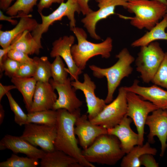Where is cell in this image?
Here are the masks:
<instances>
[{
  "mask_svg": "<svg viewBox=\"0 0 167 167\" xmlns=\"http://www.w3.org/2000/svg\"><path fill=\"white\" fill-rule=\"evenodd\" d=\"M31 15H23L20 17L16 26L10 30L0 31V45L2 48L9 46L12 41L18 35L25 30L32 32L38 24L32 18Z\"/></svg>",
  "mask_w": 167,
  "mask_h": 167,
  "instance_id": "cell-21",
  "label": "cell"
},
{
  "mask_svg": "<svg viewBox=\"0 0 167 167\" xmlns=\"http://www.w3.org/2000/svg\"><path fill=\"white\" fill-rule=\"evenodd\" d=\"M154 84L167 89V52L152 81Z\"/></svg>",
  "mask_w": 167,
  "mask_h": 167,
  "instance_id": "cell-33",
  "label": "cell"
},
{
  "mask_svg": "<svg viewBox=\"0 0 167 167\" xmlns=\"http://www.w3.org/2000/svg\"><path fill=\"white\" fill-rule=\"evenodd\" d=\"M64 0H40L37 5L38 12H41L45 8L49 7L54 3L61 4Z\"/></svg>",
  "mask_w": 167,
  "mask_h": 167,
  "instance_id": "cell-38",
  "label": "cell"
},
{
  "mask_svg": "<svg viewBox=\"0 0 167 167\" xmlns=\"http://www.w3.org/2000/svg\"><path fill=\"white\" fill-rule=\"evenodd\" d=\"M167 15H166L162 20L157 24L150 30L140 38L135 40L131 44L133 47L147 45L157 40L167 41Z\"/></svg>",
  "mask_w": 167,
  "mask_h": 167,
  "instance_id": "cell-23",
  "label": "cell"
},
{
  "mask_svg": "<svg viewBox=\"0 0 167 167\" xmlns=\"http://www.w3.org/2000/svg\"><path fill=\"white\" fill-rule=\"evenodd\" d=\"M161 2L167 6V0H153Z\"/></svg>",
  "mask_w": 167,
  "mask_h": 167,
  "instance_id": "cell-45",
  "label": "cell"
},
{
  "mask_svg": "<svg viewBox=\"0 0 167 167\" xmlns=\"http://www.w3.org/2000/svg\"><path fill=\"white\" fill-rule=\"evenodd\" d=\"M5 117V111L2 105L0 104V125L3 122Z\"/></svg>",
  "mask_w": 167,
  "mask_h": 167,
  "instance_id": "cell-44",
  "label": "cell"
},
{
  "mask_svg": "<svg viewBox=\"0 0 167 167\" xmlns=\"http://www.w3.org/2000/svg\"><path fill=\"white\" fill-rule=\"evenodd\" d=\"M82 153L90 163L109 165L116 164L125 154L118 139L108 134L98 136L89 146L82 151Z\"/></svg>",
  "mask_w": 167,
  "mask_h": 167,
  "instance_id": "cell-3",
  "label": "cell"
},
{
  "mask_svg": "<svg viewBox=\"0 0 167 167\" xmlns=\"http://www.w3.org/2000/svg\"><path fill=\"white\" fill-rule=\"evenodd\" d=\"M157 150L151 147L150 143L147 142L143 145L135 146L122 159L120 166L122 167H139L141 165L140 158L143 154L156 155Z\"/></svg>",
  "mask_w": 167,
  "mask_h": 167,
  "instance_id": "cell-26",
  "label": "cell"
},
{
  "mask_svg": "<svg viewBox=\"0 0 167 167\" xmlns=\"http://www.w3.org/2000/svg\"><path fill=\"white\" fill-rule=\"evenodd\" d=\"M145 125H148L149 129L148 142L153 143L155 142L154 137L156 136L161 143L160 155L163 156L167 147V110L161 108L155 110L148 116Z\"/></svg>",
  "mask_w": 167,
  "mask_h": 167,
  "instance_id": "cell-14",
  "label": "cell"
},
{
  "mask_svg": "<svg viewBox=\"0 0 167 167\" xmlns=\"http://www.w3.org/2000/svg\"><path fill=\"white\" fill-rule=\"evenodd\" d=\"M71 81L70 77L63 83L55 82L52 79H49V82L58 95L52 109H65L73 113L80 109L83 102L77 97L75 93L76 90L72 86Z\"/></svg>",
  "mask_w": 167,
  "mask_h": 167,
  "instance_id": "cell-13",
  "label": "cell"
},
{
  "mask_svg": "<svg viewBox=\"0 0 167 167\" xmlns=\"http://www.w3.org/2000/svg\"><path fill=\"white\" fill-rule=\"evenodd\" d=\"M165 54L159 43L154 41L140 47L135 60L136 70L143 81L152 82Z\"/></svg>",
  "mask_w": 167,
  "mask_h": 167,
  "instance_id": "cell-6",
  "label": "cell"
},
{
  "mask_svg": "<svg viewBox=\"0 0 167 167\" xmlns=\"http://www.w3.org/2000/svg\"><path fill=\"white\" fill-rule=\"evenodd\" d=\"M16 87L14 85H4L0 83V101L5 94L11 90L16 89Z\"/></svg>",
  "mask_w": 167,
  "mask_h": 167,
  "instance_id": "cell-41",
  "label": "cell"
},
{
  "mask_svg": "<svg viewBox=\"0 0 167 167\" xmlns=\"http://www.w3.org/2000/svg\"><path fill=\"white\" fill-rule=\"evenodd\" d=\"M99 9L86 15L81 20L84 26L86 28L90 36L96 40H101L96 32V26L100 20L105 19L115 14V9L118 6L126 8L128 2L122 0H95Z\"/></svg>",
  "mask_w": 167,
  "mask_h": 167,
  "instance_id": "cell-11",
  "label": "cell"
},
{
  "mask_svg": "<svg viewBox=\"0 0 167 167\" xmlns=\"http://www.w3.org/2000/svg\"><path fill=\"white\" fill-rule=\"evenodd\" d=\"M25 125L20 137L32 145L40 147L46 152L55 149L54 143L56 137V126L28 123Z\"/></svg>",
  "mask_w": 167,
  "mask_h": 167,
  "instance_id": "cell-10",
  "label": "cell"
},
{
  "mask_svg": "<svg viewBox=\"0 0 167 167\" xmlns=\"http://www.w3.org/2000/svg\"><path fill=\"white\" fill-rule=\"evenodd\" d=\"M33 60L35 65V69L33 77L37 82H49L51 77V63L47 57H34Z\"/></svg>",
  "mask_w": 167,
  "mask_h": 167,
  "instance_id": "cell-28",
  "label": "cell"
},
{
  "mask_svg": "<svg viewBox=\"0 0 167 167\" xmlns=\"http://www.w3.org/2000/svg\"><path fill=\"white\" fill-rule=\"evenodd\" d=\"M124 87L127 92L136 94L159 108L165 109L167 106V91L156 85L154 84L149 87L142 86L139 85V81L135 79L131 85Z\"/></svg>",
  "mask_w": 167,
  "mask_h": 167,
  "instance_id": "cell-18",
  "label": "cell"
},
{
  "mask_svg": "<svg viewBox=\"0 0 167 167\" xmlns=\"http://www.w3.org/2000/svg\"><path fill=\"white\" fill-rule=\"evenodd\" d=\"M38 0H16L6 10V13L11 16H15L19 12L25 15L33 10L34 6L36 5Z\"/></svg>",
  "mask_w": 167,
  "mask_h": 167,
  "instance_id": "cell-30",
  "label": "cell"
},
{
  "mask_svg": "<svg viewBox=\"0 0 167 167\" xmlns=\"http://www.w3.org/2000/svg\"><path fill=\"white\" fill-rule=\"evenodd\" d=\"M35 69V65L32 62L20 63L15 77L19 78L33 77Z\"/></svg>",
  "mask_w": 167,
  "mask_h": 167,
  "instance_id": "cell-35",
  "label": "cell"
},
{
  "mask_svg": "<svg viewBox=\"0 0 167 167\" xmlns=\"http://www.w3.org/2000/svg\"><path fill=\"white\" fill-rule=\"evenodd\" d=\"M166 15H167V11Z\"/></svg>",
  "mask_w": 167,
  "mask_h": 167,
  "instance_id": "cell-48",
  "label": "cell"
},
{
  "mask_svg": "<svg viewBox=\"0 0 167 167\" xmlns=\"http://www.w3.org/2000/svg\"><path fill=\"white\" fill-rule=\"evenodd\" d=\"M57 112L55 149L75 158L83 167H95L94 165L84 157L76 138L74 126L77 118L81 115L80 109L73 113L65 109H58Z\"/></svg>",
  "mask_w": 167,
  "mask_h": 167,
  "instance_id": "cell-1",
  "label": "cell"
},
{
  "mask_svg": "<svg viewBox=\"0 0 167 167\" xmlns=\"http://www.w3.org/2000/svg\"><path fill=\"white\" fill-rule=\"evenodd\" d=\"M84 81L78 79L71 81V84L76 90L82 91L84 94L87 107L88 117L91 120L96 116L106 105L105 100L97 97L95 93L96 85L87 73L84 74Z\"/></svg>",
  "mask_w": 167,
  "mask_h": 167,
  "instance_id": "cell-12",
  "label": "cell"
},
{
  "mask_svg": "<svg viewBox=\"0 0 167 167\" xmlns=\"http://www.w3.org/2000/svg\"><path fill=\"white\" fill-rule=\"evenodd\" d=\"M132 121L131 118L126 115L119 124L107 129L108 134L114 135L118 139L121 148L125 154L138 144V135L130 126Z\"/></svg>",
  "mask_w": 167,
  "mask_h": 167,
  "instance_id": "cell-19",
  "label": "cell"
},
{
  "mask_svg": "<svg viewBox=\"0 0 167 167\" xmlns=\"http://www.w3.org/2000/svg\"><path fill=\"white\" fill-rule=\"evenodd\" d=\"M9 149L15 154H25L29 157L41 159L46 152L26 141L20 136L6 135L0 141V150Z\"/></svg>",
  "mask_w": 167,
  "mask_h": 167,
  "instance_id": "cell-17",
  "label": "cell"
},
{
  "mask_svg": "<svg viewBox=\"0 0 167 167\" xmlns=\"http://www.w3.org/2000/svg\"><path fill=\"white\" fill-rule=\"evenodd\" d=\"M70 30L77 40V43L71 47V54L75 64L81 70L85 69L87 62L94 56L101 55L105 58L110 57L113 48L111 37H108L102 42L95 43L87 40V34L83 28L75 27Z\"/></svg>",
  "mask_w": 167,
  "mask_h": 167,
  "instance_id": "cell-5",
  "label": "cell"
},
{
  "mask_svg": "<svg viewBox=\"0 0 167 167\" xmlns=\"http://www.w3.org/2000/svg\"><path fill=\"white\" fill-rule=\"evenodd\" d=\"M11 109L14 114V121L20 126L28 123L27 114H25L13 98L10 92L6 94Z\"/></svg>",
  "mask_w": 167,
  "mask_h": 167,
  "instance_id": "cell-32",
  "label": "cell"
},
{
  "mask_svg": "<svg viewBox=\"0 0 167 167\" xmlns=\"http://www.w3.org/2000/svg\"><path fill=\"white\" fill-rule=\"evenodd\" d=\"M11 82L21 93L28 113L30 110L37 81L33 77L11 78Z\"/></svg>",
  "mask_w": 167,
  "mask_h": 167,
  "instance_id": "cell-24",
  "label": "cell"
},
{
  "mask_svg": "<svg viewBox=\"0 0 167 167\" xmlns=\"http://www.w3.org/2000/svg\"><path fill=\"white\" fill-rule=\"evenodd\" d=\"M20 63L9 58L6 55L3 58L0 72L4 71L6 75L10 77H15Z\"/></svg>",
  "mask_w": 167,
  "mask_h": 167,
  "instance_id": "cell-34",
  "label": "cell"
},
{
  "mask_svg": "<svg viewBox=\"0 0 167 167\" xmlns=\"http://www.w3.org/2000/svg\"><path fill=\"white\" fill-rule=\"evenodd\" d=\"M141 165H143L146 167H159L158 163L156 161L153 157V155L146 154L142 155L140 158Z\"/></svg>",
  "mask_w": 167,
  "mask_h": 167,
  "instance_id": "cell-37",
  "label": "cell"
},
{
  "mask_svg": "<svg viewBox=\"0 0 167 167\" xmlns=\"http://www.w3.org/2000/svg\"><path fill=\"white\" fill-rule=\"evenodd\" d=\"M126 97L127 105L126 115L132 119L136 127L139 136L138 145H143L146 119L150 113L159 108L133 92H127Z\"/></svg>",
  "mask_w": 167,
  "mask_h": 167,
  "instance_id": "cell-9",
  "label": "cell"
},
{
  "mask_svg": "<svg viewBox=\"0 0 167 167\" xmlns=\"http://www.w3.org/2000/svg\"><path fill=\"white\" fill-rule=\"evenodd\" d=\"M127 92L124 87H120L116 98L106 105L102 110L90 121L107 129L119 124L127 113Z\"/></svg>",
  "mask_w": 167,
  "mask_h": 167,
  "instance_id": "cell-8",
  "label": "cell"
},
{
  "mask_svg": "<svg viewBox=\"0 0 167 167\" xmlns=\"http://www.w3.org/2000/svg\"><path fill=\"white\" fill-rule=\"evenodd\" d=\"M11 49L10 45L7 48L0 49V68L2 67L4 57L7 54L8 51Z\"/></svg>",
  "mask_w": 167,
  "mask_h": 167,
  "instance_id": "cell-42",
  "label": "cell"
},
{
  "mask_svg": "<svg viewBox=\"0 0 167 167\" xmlns=\"http://www.w3.org/2000/svg\"><path fill=\"white\" fill-rule=\"evenodd\" d=\"M75 40L73 35L64 36L55 41L52 43L53 47L50 55L52 58L60 56L64 61L68 68L66 70L70 75L71 81L78 79L82 70L75 64L72 57L71 48Z\"/></svg>",
  "mask_w": 167,
  "mask_h": 167,
  "instance_id": "cell-15",
  "label": "cell"
},
{
  "mask_svg": "<svg viewBox=\"0 0 167 167\" xmlns=\"http://www.w3.org/2000/svg\"><path fill=\"white\" fill-rule=\"evenodd\" d=\"M27 117L28 123L56 126L57 112L52 109L28 113Z\"/></svg>",
  "mask_w": 167,
  "mask_h": 167,
  "instance_id": "cell-27",
  "label": "cell"
},
{
  "mask_svg": "<svg viewBox=\"0 0 167 167\" xmlns=\"http://www.w3.org/2000/svg\"><path fill=\"white\" fill-rule=\"evenodd\" d=\"M40 165L41 167H83L76 159L56 149L46 152Z\"/></svg>",
  "mask_w": 167,
  "mask_h": 167,
  "instance_id": "cell-22",
  "label": "cell"
},
{
  "mask_svg": "<svg viewBox=\"0 0 167 167\" xmlns=\"http://www.w3.org/2000/svg\"><path fill=\"white\" fill-rule=\"evenodd\" d=\"M10 46L11 49L22 51L28 55L38 54L40 49L43 48L28 30L24 31L15 37L12 41Z\"/></svg>",
  "mask_w": 167,
  "mask_h": 167,
  "instance_id": "cell-25",
  "label": "cell"
},
{
  "mask_svg": "<svg viewBox=\"0 0 167 167\" xmlns=\"http://www.w3.org/2000/svg\"><path fill=\"white\" fill-rule=\"evenodd\" d=\"M123 0V1H126V2H129V1H133V0Z\"/></svg>",
  "mask_w": 167,
  "mask_h": 167,
  "instance_id": "cell-46",
  "label": "cell"
},
{
  "mask_svg": "<svg viewBox=\"0 0 167 167\" xmlns=\"http://www.w3.org/2000/svg\"><path fill=\"white\" fill-rule=\"evenodd\" d=\"M23 15L19 13L18 15L15 16H7L4 15L3 12L0 11V20H5L10 22L12 25H16L18 22L17 20L12 19L14 18L20 17Z\"/></svg>",
  "mask_w": 167,
  "mask_h": 167,
  "instance_id": "cell-40",
  "label": "cell"
},
{
  "mask_svg": "<svg viewBox=\"0 0 167 167\" xmlns=\"http://www.w3.org/2000/svg\"><path fill=\"white\" fill-rule=\"evenodd\" d=\"M116 57L118 59L117 61L108 68H101L94 65L89 66L94 77L98 78L105 77L107 79V94L105 100L106 104L113 101L114 92L121 81L131 75L133 70L131 64L135 58L127 48H123L116 55Z\"/></svg>",
  "mask_w": 167,
  "mask_h": 167,
  "instance_id": "cell-2",
  "label": "cell"
},
{
  "mask_svg": "<svg viewBox=\"0 0 167 167\" xmlns=\"http://www.w3.org/2000/svg\"><path fill=\"white\" fill-rule=\"evenodd\" d=\"M81 13L80 8L77 0H67L66 2L60 4L58 7L48 15H45L41 12H39L41 17L42 23L38 24L31 32V34L36 42L42 46L41 39L42 35L46 32L49 27L55 22L61 20L64 16H66L69 20L70 28H74L76 25L75 14Z\"/></svg>",
  "mask_w": 167,
  "mask_h": 167,
  "instance_id": "cell-7",
  "label": "cell"
},
{
  "mask_svg": "<svg viewBox=\"0 0 167 167\" xmlns=\"http://www.w3.org/2000/svg\"><path fill=\"white\" fill-rule=\"evenodd\" d=\"M13 0H0V9L6 11L10 7V5Z\"/></svg>",
  "mask_w": 167,
  "mask_h": 167,
  "instance_id": "cell-43",
  "label": "cell"
},
{
  "mask_svg": "<svg viewBox=\"0 0 167 167\" xmlns=\"http://www.w3.org/2000/svg\"><path fill=\"white\" fill-rule=\"evenodd\" d=\"M133 17L120 15V17L130 20L131 25L139 29L148 31L153 27L166 15L167 6L153 0H134L128 2L126 8Z\"/></svg>",
  "mask_w": 167,
  "mask_h": 167,
  "instance_id": "cell-4",
  "label": "cell"
},
{
  "mask_svg": "<svg viewBox=\"0 0 167 167\" xmlns=\"http://www.w3.org/2000/svg\"><path fill=\"white\" fill-rule=\"evenodd\" d=\"M90 0H77L81 12L84 15H86L93 11L90 8L88 2Z\"/></svg>",
  "mask_w": 167,
  "mask_h": 167,
  "instance_id": "cell-39",
  "label": "cell"
},
{
  "mask_svg": "<svg viewBox=\"0 0 167 167\" xmlns=\"http://www.w3.org/2000/svg\"><path fill=\"white\" fill-rule=\"evenodd\" d=\"M54 90L49 82H37L33 102L28 113L53 109L58 98Z\"/></svg>",
  "mask_w": 167,
  "mask_h": 167,
  "instance_id": "cell-20",
  "label": "cell"
},
{
  "mask_svg": "<svg viewBox=\"0 0 167 167\" xmlns=\"http://www.w3.org/2000/svg\"><path fill=\"white\" fill-rule=\"evenodd\" d=\"M75 126V134L84 149L89 146L100 135L108 134L107 129L92 123L86 114L80 115L77 117Z\"/></svg>",
  "mask_w": 167,
  "mask_h": 167,
  "instance_id": "cell-16",
  "label": "cell"
},
{
  "mask_svg": "<svg viewBox=\"0 0 167 167\" xmlns=\"http://www.w3.org/2000/svg\"><path fill=\"white\" fill-rule=\"evenodd\" d=\"M28 54L19 50L11 49L7 54L9 58L20 63L32 62L33 59L30 58Z\"/></svg>",
  "mask_w": 167,
  "mask_h": 167,
  "instance_id": "cell-36",
  "label": "cell"
},
{
  "mask_svg": "<svg viewBox=\"0 0 167 167\" xmlns=\"http://www.w3.org/2000/svg\"><path fill=\"white\" fill-rule=\"evenodd\" d=\"M38 160L20 157L14 153L6 161L0 162V167H36L39 164Z\"/></svg>",
  "mask_w": 167,
  "mask_h": 167,
  "instance_id": "cell-29",
  "label": "cell"
},
{
  "mask_svg": "<svg viewBox=\"0 0 167 167\" xmlns=\"http://www.w3.org/2000/svg\"><path fill=\"white\" fill-rule=\"evenodd\" d=\"M165 109L167 110V106L166 107Z\"/></svg>",
  "mask_w": 167,
  "mask_h": 167,
  "instance_id": "cell-47",
  "label": "cell"
},
{
  "mask_svg": "<svg viewBox=\"0 0 167 167\" xmlns=\"http://www.w3.org/2000/svg\"><path fill=\"white\" fill-rule=\"evenodd\" d=\"M65 66L61 57L58 56L55 57L51 64V77L54 81L63 83L66 80L69 73Z\"/></svg>",
  "mask_w": 167,
  "mask_h": 167,
  "instance_id": "cell-31",
  "label": "cell"
}]
</instances>
